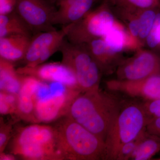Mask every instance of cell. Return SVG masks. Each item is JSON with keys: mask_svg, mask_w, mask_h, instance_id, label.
Returning a JSON list of instances; mask_svg holds the SVG:
<instances>
[{"mask_svg": "<svg viewBox=\"0 0 160 160\" xmlns=\"http://www.w3.org/2000/svg\"><path fill=\"white\" fill-rule=\"evenodd\" d=\"M31 38L23 35H12L0 38V58L12 62L22 61Z\"/></svg>", "mask_w": 160, "mask_h": 160, "instance_id": "cell-16", "label": "cell"}, {"mask_svg": "<svg viewBox=\"0 0 160 160\" xmlns=\"http://www.w3.org/2000/svg\"><path fill=\"white\" fill-rule=\"evenodd\" d=\"M57 10L45 0H16L15 9L35 34L56 29L52 21Z\"/></svg>", "mask_w": 160, "mask_h": 160, "instance_id": "cell-9", "label": "cell"}, {"mask_svg": "<svg viewBox=\"0 0 160 160\" xmlns=\"http://www.w3.org/2000/svg\"><path fill=\"white\" fill-rule=\"evenodd\" d=\"M142 105L149 122L160 118V99L146 100Z\"/></svg>", "mask_w": 160, "mask_h": 160, "instance_id": "cell-27", "label": "cell"}, {"mask_svg": "<svg viewBox=\"0 0 160 160\" xmlns=\"http://www.w3.org/2000/svg\"><path fill=\"white\" fill-rule=\"evenodd\" d=\"M149 122L142 104L130 103L121 107L105 141L106 160L117 159L122 147L138 137Z\"/></svg>", "mask_w": 160, "mask_h": 160, "instance_id": "cell-4", "label": "cell"}, {"mask_svg": "<svg viewBox=\"0 0 160 160\" xmlns=\"http://www.w3.org/2000/svg\"><path fill=\"white\" fill-rule=\"evenodd\" d=\"M118 80L137 81L160 74V56L153 52L139 49L119 66Z\"/></svg>", "mask_w": 160, "mask_h": 160, "instance_id": "cell-10", "label": "cell"}, {"mask_svg": "<svg viewBox=\"0 0 160 160\" xmlns=\"http://www.w3.org/2000/svg\"><path fill=\"white\" fill-rule=\"evenodd\" d=\"M17 71L19 74L33 77L44 82L60 83L68 88L79 89L74 75L62 62L44 63L34 67L24 66Z\"/></svg>", "mask_w": 160, "mask_h": 160, "instance_id": "cell-11", "label": "cell"}, {"mask_svg": "<svg viewBox=\"0 0 160 160\" xmlns=\"http://www.w3.org/2000/svg\"><path fill=\"white\" fill-rule=\"evenodd\" d=\"M121 108L116 98L98 89L80 93L66 116L105 142Z\"/></svg>", "mask_w": 160, "mask_h": 160, "instance_id": "cell-1", "label": "cell"}, {"mask_svg": "<svg viewBox=\"0 0 160 160\" xmlns=\"http://www.w3.org/2000/svg\"><path fill=\"white\" fill-rule=\"evenodd\" d=\"M148 134L160 138V118L152 120L145 128Z\"/></svg>", "mask_w": 160, "mask_h": 160, "instance_id": "cell-28", "label": "cell"}, {"mask_svg": "<svg viewBox=\"0 0 160 160\" xmlns=\"http://www.w3.org/2000/svg\"><path fill=\"white\" fill-rule=\"evenodd\" d=\"M108 1L112 5L121 6V4L122 3L123 0H108Z\"/></svg>", "mask_w": 160, "mask_h": 160, "instance_id": "cell-30", "label": "cell"}, {"mask_svg": "<svg viewBox=\"0 0 160 160\" xmlns=\"http://www.w3.org/2000/svg\"><path fill=\"white\" fill-rule=\"evenodd\" d=\"M160 151V138L148 134L133 152L130 159H150Z\"/></svg>", "mask_w": 160, "mask_h": 160, "instance_id": "cell-20", "label": "cell"}, {"mask_svg": "<svg viewBox=\"0 0 160 160\" xmlns=\"http://www.w3.org/2000/svg\"><path fill=\"white\" fill-rule=\"evenodd\" d=\"M146 42L149 48L160 49V12H158L153 26L147 38Z\"/></svg>", "mask_w": 160, "mask_h": 160, "instance_id": "cell-25", "label": "cell"}, {"mask_svg": "<svg viewBox=\"0 0 160 160\" xmlns=\"http://www.w3.org/2000/svg\"><path fill=\"white\" fill-rule=\"evenodd\" d=\"M96 0H58L59 9L52 21V25L63 26L76 22L90 11Z\"/></svg>", "mask_w": 160, "mask_h": 160, "instance_id": "cell-14", "label": "cell"}, {"mask_svg": "<svg viewBox=\"0 0 160 160\" xmlns=\"http://www.w3.org/2000/svg\"><path fill=\"white\" fill-rule=\"evenodd\" d=\"M18 95L0 91V113L2 115L15 114L17 109Z\"/></svg>", "mask_w": 160, "mask_h": 160, "instance_id": "cell-22", "label": "cell"}, {"mask_svg": "<svg viewBox=\"0 0 160 160\" xmlns=\"http://www.w3.org/2000/svg\"><path fill=\"white\" fill-rule=\"evenodd\" d=\"M59 51L62 63L74 75L82 92L99 89L102 72L84 44H72L65 38Z\"/></svg>", "mask_w": 160, "mask_h": 160, "instance_id": "cell-5", "label": "cell"}, {"mask_svg": "<svg viewBox=\"0 0 160 160\" xmlns=\"http://www.w3.org/2000/svg\"><path fill=\"white\" fill-rule=\"evenodd\" d=\"M53 126L63 160H106L105 141L65 116Z\"/></svg>", "mask_w": 160, "mask_h": 160, "instance_id": "cell-2", "label": "cell"}, {"mask_svg": "<svg viewBox=\"0 0 160 160\" xmlns=\"http://www.w3.org/2000/svg\"><path fill=\"white\" fill-rule=\"evenodd\" d=\"M108 89L146 100L160 99V74L137 81L111 80L106 83Z\"/></svg>", "mask_w": 160, "mask_h": 160, "instance_id": "cell-12", "label": "cell"}, {"mask_svg": "<svg viewBox=\"0 0 160 160\" xmlns=\"http://www.w3.org/2000/svg\"><path fill=\"white\" fill-rule=\"evenodd\" d=\"M10 153L27 160H63L53 126L32 124L18 129L12 139Z\"/></svg>", "mask_w": 160, "mask_h": 160, "instance_id": "cell-3", "label": "cell"}, {"mask_svg": "<svg viewBox=\"0 0 160 160\" xmlns=\"http://www.w3.org/2000/svg\"><path fill=\"white\" fill-rule=\"evenodd\" d=\"M158 9H151L138 10L139 33V39L142 42L146 40L154 24L158 12Z\"/></svg>", "mask_w": 160, "mask_h": 160, "instance_id": "cell-21", "label": "cell"}, {"mask_svg": "<svg viewBox=\"0 0 160 160\" xmlns=\"http://www.w3.org/2000/svg\"><path fill=\"white\" fill-rule=\"evenodd\" d=\"M72 24L63 26L60 30L42 32L35 34L32 37L22 60L24 66L34 67L42 64L59 51Z\"/></svg>", "mask_w": 160, "mask_h": 160, "instance_id": "cell-7", "label": "cell"}, {"mask_svg": "<svg viewBox=\"0 0 160 160\" xmlns=\"http://www.w3.org/2000/svg\"><path fill=\"white\" fill-rule=\"evenodd\" d=\"M148 135L145 129L135 139L126 143L121 148L117 158L118 160H125L130 159L133 152L138 146Z\"/></svg>", "mask_w": 160, "mask_h": 160, "instance_id": "cell-24", "label": "cell"}, {"mask_svg": "<svg viewBox=\"0 0 160 160\" xmlns=\"http://www.w3.org/2000/svg\"><path fill=\"white\" fill-rule=\"evenodd\" d=\"M32 33L28 25L15 11L0 15V38L12 35H23L32 37Z\"/></svg>", "mask_w": 160, "mask_h": 160, "instance_id": "cell-18", "label": "cell"}, {"mask_svg": "<svg viewBox=\"0 0 160 160\" xmlns=\"http://www.w3.org/2000/svg\"><path fill=\"white\" fill-rule=\"evenodd\" d=\"M23 75L18 73L12 62L0 58V90L18 95Z\"/></svg>", "mask_w": 160, "mask_h": 160, "instance_id": "cell-17", "label": "cell"}, {"mask_svg": "<svg viewBox=\"0 0 160 160\" xmlns=\"http://www.w3.org/2000/svg\"><path fill=\"white\" fill-rule=\"evenodd\" d=\"M84 45L102 72L107 70L117 58L110 53L102 38L94 39Z\"/></svg>", "mask_w": 160, "mask_h": 160, "instance_id": "cell-19", "label": "cell"}, {"mask_svg": "<svg viewBox=\"0 0 160 160\" xmlns=\"http://www.w3.org/2000/svg\"><path fill=\"white\" fill-rule=\"evenodd\" d=\"M15 156L12 153H6L3 152L0 153V160H14L16 159Z\"/></svg>", "mask_w": 160, "mask_h": 160, "instance_id": "cell-29", "label": "cell"}, {"mask_svg": "<svg viewBox=\"0 0 160 160\" xmlns=\"http://www.w3.org/2000/svg\"><path fill=\"white\" fill-rule=\"evenodd\" d=\"M102 38L110 53L116 57L125 49H141V45L131 38L127 29L117 20Z\"/></svg>", "mask_w": 160, "mask_h": 160, "instance_id": "cell-15", "label": "cell"}, {"mask_svg": "<svg viewBox=\"0 0 160 160\" xmlns=\"http://www.w3.org/2000/svg\"><path fill=\"white\" fill-rule=\"evenodd\" d=\"M11 124L5 123L2 116L0 118V153L4 152L12 138Z\"/></svg>", "mask_w": 160, "mask_h": 160, "instance_id": "cell-26", "label": "cell"}, {"mask_svg": "<svg viewBox=\"0 0 160 160\" xmlns=\"http://www.w3.org/2000/svg\"><path fill=\"white\" fill-rule=\"evenodd\" d=\"M121 6L125 7L126 11L158 9L160 7V0H123Z\"/></svg>", "mask_w": 160, "mask_h": 160, "instance_id": "cell-23", "label": "cell"}, {"mask_svg": "<svg viewBox=\"0 0 160 160\" xmlns=\"http://www.w3.org/2000/svg\"><path fill=\"white\" fill-rule=\"evenodd\" d=\"M43 82L33 77L23 75L15 113L20 119L32 124L39 123L35 112L34 96Z\"/></svg>", "mask_w": 160, "mask_h": 160, "instance_id": "cell-13", "label": "cell"}, {"mask_svg": "<svg viewBox=\"0 0 160 160\" xmlns=\"http://www.w3.org/2000/svg\"><path fill=\"white\" fill-rule=\"evenodd\" d=\"M81 92L79 89L66 87L43 97L35 94V112L39 123L50 122L66 116L72 101Z\"/></svg>", "mask_w": 160, "mask_h": 160, "instance_id": "cell-8", "label": "cell"}, {"mask_svg": "<svg viewBox=\"0 0 160 160\" xmlns=\"http://www.w3.org/2000/svg\"><path fill=\"white\" fill-rule=\"evenodd\" d=\"M116 20L106 3L90 11L81 19L72 23L66 37L77 45L102 38L113 26Z\"/></svg>", "mask_w": 160, "mask_h": 160, "instance_id": "cell-6", "label": "cell"}]
</instances>
